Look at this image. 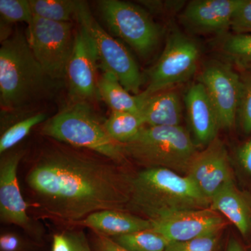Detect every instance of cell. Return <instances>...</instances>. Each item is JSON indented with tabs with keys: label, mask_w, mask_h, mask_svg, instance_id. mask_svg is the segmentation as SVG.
Returning <instances> with one entry per match:
<instances>
[{
	"label": "cell",
	"mask_w": 251,
	"mask_h": 251,
	"mask_svg": "<svg viewBox=\"0 0 251 251\" xmlns=\"http://www.w3.org/2000/svg\"><path fill=\"white\" fill-rule=\"evenodd\" d=\"M43 134L87 149L120 165L127 156L123 145L112 139L88 103L74 102L44 124Z\"/></svg>",
	"instance_id": "277c9868"
},
{
	"label": "cell",
	"mask_w": 251,
	"mask_h": 251,
	"mask_svg": "<svg viewBox=\"0 0 251 251\" xmlns=\"http://www.w3.org/2000/svg\"><path fill=\"white\" fill-rule=\"evenodd\" d=\"M99 97L112 109V111L129 112L139 115L138 95L128 92L115 75L103 72L98 81Z\"/></svg>",
	"instance_id": "ffe728a7"
},
{
	"label": "cell",
	"mask_w": 251,
	"mask_h": 251,
	"mask_svg": "<svg viewBox=\"0 0 251 251\" xmlns=\"http://www.w3.org/2000/svg\"><path fill=\"white\" fill-rule=\"evenodd\" d=\"M97 61L95 46L87 31L80 25L66 74L72 101L88 103L99 95Z\"/></svg>",
	"instance_id": "7c38bea8"
},
{
	"label": "cell",
	"mask_w": 251,
	"mask_h": 251,
	"mask_svg": "<svg viewBox=\"0 0 251 251\" xmlns=\"http://www.w3.org/2000/svg\"><path fill=\"white\" fill-rule=\"evenodd\" d=\"M115 162L63 148L49 149L26 176L36 203L48 216L79 223L99 211H125L130 179Z\"/></svg>",
	"instance_id": "6da1fadb"
},
{
	"label": "cell",
	"mask_w": 251,
	"mask_h": 251,
	"mask_svg": "<svg viewBox=\"0 0 251 251\" xmlns=\"http://www.w3.org/2000/svg\"><path fill=\"white\" fill-rule=\"evenodd\" d=\"M240 3L241 0H194L185 8L181 21L194 32L222 34L230 29Z\"/></svg>",
	"instance_id": "9a60e30c"
},
{
	"label": "cell",
	"mask_w": 251,
	"mask_h": 251,
	"mask_svg": "<svg viewBox=\"0 0 251 251\" xmlns=\"http://www.w3.org/2000/svg\"><path fill=\"white\" fill-rule=\"evenodd\" d=\"M226 251H247L237 239L231 237L227 242Z\"/></svg>",
	"instance_id": "e575fe53"
},
{
	"label": "cell",
	"mask_w": 251,
	"mask_h": 251,
	"mask_svg": "<svg viewBox=\"0 0 251 251\" xmlns=\"http://www.w3.org/2000/svg\"><path fill=\"white\" fill-rule=\"evenodd\" d=\"M52 251H71L70 245L64 234L54 235Z\"/></svg>",
	"instance_id": "836d02e7"
},
{
	"label": "cell",
	"mask_w": 251,
	"mask_h": 251,
	"mask_svg": "<svg viewBox=\"0 0 251 251\" xmlns=\"http://www.w3.org/2000/svg\"><path fill=\"white\" fill-rule=\"evenodd\" d=\"M99 11L110 30L143 57L159 42L161 27L143 9L126 1L101 0Z\"/></svg>",
	"instance_id": "9c48e42d"
},
{
	"label": "cell",
	"mask_w": 251,
	"mask_h": 251,
	"mask_svg": "<svg viewBox=\"0 0 251 251\" xmlns=\"http://www.w3.org/2000/svg\"><path fill=\"white\" fill-rule=\"evenodd\" d=\"M21 243L16 236L6 234L0 237V248L1 251H16L19 250Z\"/></svg>",
	"instance_id": "d6a6232c"
},
{
	"label": "cell",
	"mask_w": 251,
	"mask_h": 251,
	"mask_svg": "<svg viewBox=\"0 0 251 251\" xmlns=\"http://www.w3.org/2000/svg\"><path fill=\"white\" fill-rule=\"evenodd\" d=\"M25 35L31 52L46 74L53 80L66 77L75 40L72 23L34 16Z\"/></svg>",
	"instance_id": "52a82bcc"
},
{
	"label": "cell",
	"mask_w": 251,
	"mask_h": 251,
	"mask_svg": "<svg viewBox=\"0 0 251 251\" xmlns=\"http://www.w3.org/2000/svg\"><path fill=\"white\" fill-rule=\"evenodd\" d=\"M222 232H216L184 242H171L165 251H218Z\"/></svg>",
	"instance_id": "4316f807"
},
{
	"label": "cell",
	"mask_w": 251,
	"mask_h": 251,
	"mask_svg": "<svg viewBox=\"0 0 251 251\" xmlns=\"http://www.w3.org/2000/svg\"><path fill=\"white\" fill-rule=\"evenodd\" d=\"M199 82L202 84L215 108L220 128L231 129L237 120L242 78L229 64L211 61L203 68Z\"/></svg>",
	"instance_id": "30bf717a"
},
{
	"label": "cell",
	"mask_w": 251,
	"mask_h": 251,
	"mask_svg": "<svg viewBox=\"0 0 251 251\" xmlns=\"http://www.w3.org/2000/svg\"><path fill=\"white\" fill-rule=\"evenodd\" d=\"M128 205L149 220L161 219L178 211L210 207L186 175L166 168H145L130 179Z\"/></svg>",
	"instance_id": "7a4b0ae2"
},
{
	"label": "cell",
	"mask_w": 251,
	"mask_h": 251,
	"mask_svg": "<svg viewBox=\"0 0 251 251\" xmlns=\"http://www.w3.org/2000/svg\"><path fill=\"white\" fill-rule=\"evenodd\" d=\"M95 251H128L119 245L112 238L96 234L94 240Z\"/></svg>",
	"instance_id": "1f68e13d"
},
{
	"label": "cell",
	"mask_w": 251,
	"mask_h": 251,
	"mask_svg": "<svg viewBox=\"0 0 251 251\" xmlns=\"http://www.w3.org/2000/svg\"><path fill=\"white\" fill-rule=\"evenodd\" d=\"M0 14L1 21L9 25L26 23L28 25L34 16L27 0H0Z\"/></svg>",
	"instance_id": "484cf974"
},
{
	"label": "cell",
	"mask_w": 251,
	"mask_h": 251,
	"mask_svg": "<svg viewBox=\"0 0 251 251\" xmlns=\"http://www.w3.org/2000/svg\"><path fill=\"white\" fill-rule=\"evenodd\" d=\"M139 115L149 126H178L182 119V106L179 94L171 90L142 97Z\"/></svg>",
	"instance_id": "ac0fdd59"
},
{
	"label": "cell",
	"mask_w": 251,
	"mask_h": 251,
	"mask_svg": "<svg viewBox=\"0 0 251 251\" xmlns=\"http://www.w3.org/2000/svg\"><path fill=\"white\" fill-rule=\"evenodd\" d=\"M150 221L151 229L171 242H184L223 232L227 224L224 216L210 208L178 211Z\"/></svg>",
	"instance_id": "4fadbf2b"
},
{
	"label": "cell",
	"mask_w": 251,
	"mask_h": 251,
	"mask_svg": "<svg viewBox=\"0 0 251 251\" xmlns=\"http://www.w3.org/2000/svg\"><path fill=\"white\" fill-rule=\"evenodd\" d=\"M230 29L233 34H251V0H241L232 17Z\"/></svg>",
	"instance_id": "f1b7e54d"
},
{
	"label": "cell",
	"mask_w": 251,
	"mask_h": 251,
	"mask_svg": "<svg viewBox=\"0 0 251 251\" xmlns=\"http://www.w3.org/2000/svg\"><path fill=\"white\" fill-rule=\"evenodd\" d=\"M76 18L92 39L103 72L115 75L130 93L135 96L140 94L143 76L128 50L100 25L92 16L87 3L80 1Z\"/></svg>",
	"instance_id": "8992f818"
},
{
	"label": "cell",
	"mask_w": 251,
	"mask_h": 251,
	"mask_svg": "<svg viewBox=\"0 0 251 251\" xmlns=\"http://www.w3.org/2000/svg\"><path fill=\"white\" fill-rule=\"evenodd\" d=\"M112 239L128 251H165L171 243L164 236L151 229L117 236Z\"/></svg>",
	"instance_id": "603a6c76"
},
{
	"label": "cell",
	"mask_w": 251,
	"mask_h": 251,
	"mask_svg": "<svg viewBox=\"0 0 251 251\" xmlns=\"http://www.w3.org/2000/svg\"><path fill=\"white\" fill-rule=\"evenodd\" d=\"M188 122L199 145H209L217 136L219 117L205 88L201 82L193 84L184 98Z\"/></svg>",
	"instance_id": "2e32d148"
},
{
	"label": "cell",
	"mask_w": 251,
	"mask_h": 251,
	"mask_svg": "<svg viewBox=\"0 0 251 251\" xmlns=\"http://www.w3.org/2000/svg\"><path fill=\"white\" fill-rule=\"evenodd\" d=\"M127 158L145 168H161L186 175L197 145L184 127L144 126L138 134L123 144Z\"/></svg>",
	"instance_id": "5b68a950"
},
{
	"label": "cell",
	"mask_w": 251,
	"mask_h": 251,
	"mask_svg": "<svg viewBox=\"0 0 251 251\" xmlns=\"http://www.w3.org/2000/svg\"><path fill=\"white\" fill-rule=\"evenodd\" d=\"M234 159L239 171L251 179V137L238 147Z\"/></svg>",
	"instance_id": "f546056e"
},
{
	"label": "cell",
	"mask_w": 251,
	"mask_h": 251,
	"mask_svg": "<svg viewBox=\"0 0 251 251\" xmlns=\"http://www.w3.org/2000/svg\"><path fill=\"white\" fill-rule=\"evenodd\" d=\"M78 224L110 238L151 228L150 220L116 209L93 213Z\"/></svg>",
	"instance_id": "d6986e66"
},
{
	"label": "cell",
	"mask_w": 251,
	"mask_h": 251,
	"mask_svg": "<svg viewBox=\"0 0 251 251\" xmlns=\"http://www.w3.org/2000/svg\"><path fill=\"white\" fill-rule=\"evenodd\" d=\"M221 52L229 62L243 70H251V34H232L224 38Z\"/></svg>",
	"instance_id": "cb8c5ba5"
},
{
	"label": "cell",
	"mask_w": 251,
	"mask_h": 251,
	"mask_svg": "<svg viewBox=\"0 0 251 251\" xmlns=\"http://www.w3.org/2000/svg\"><path fill=\"white\" fill-rule=\"evenodd\" d=\"M71 247V251H92L85 234L82 231H70L64 234Z\"/></svg>",
	"instance_id": "4dcf8cb0"
},
{
	"label": "cell",
	"mask_w": 251,
	"mask_h": 251,
	"mask_svg": "<svg viewBox=\"0 0 251 251\" xmlns=\"http://www.w3.org/2000/svg\"><path fill=\"white\" fill-rule=\"evenodd\" d=\"M209 208L230 221L243 237L251 234V197L238 188L235 181L211 198Z\"/></svg>",
	"instance_id": "e0dca14e"
},
{
	"label": "cell",
	"mask_w": 251,
	"mask_h": 251,
	"mask_svg": "<svg viewBox=\"0 0 251 251\" xmlns=\"http://www.w3.org/2000/svg\"><path fill=\"white\" fill-rule=\"evenodd\" d=\"M104 126L112 139L123 145L133 139L145 125L139 115L112 111Z\"/></svg>",
	"instance_id": "44dd1931"
},
{
	"label": "cell",
	"mask_w": 251,
	"mask_h": 251,
	"mask_svg": "<svg viewBox=\"0 0 251 251\" xmlns=\"http://www.w3.org/2000/svg\"><path fill=\"white\" fill-rule=\"evenodd\" d=\"M24 155L23 151L5 155L0 163V216L2 222L14 224L25 229L30 227L24 201L18 184V165Z\"/></svg>",
	"instance_id": "5bb4252c"
},
{
	"label": "cell",
	"mask_w": 251,
	"mask_h": 251,
	"mask_svg": "<svg viewBox=\"0 0 251 251\" xmlns=\"http://www.w3.org/2000/svg\"><path fill=\"white\" fill-rule=\"evenodd\" d=\"M186 176L209 201L221 188L234 182V171L228 151L219 137L195 154Z\"/></svg>",
	"instance_id": "8fae6325"
},
{
	"label": "cell",
	"mask_w": 251,
	"mask_h": 251,
	"mask_svg": "<svg viewBox=\"0 0 251 251\" xmlns=\"http://www.w3.org/2000/svg\"><path fill=\"white\" fill-rule=\"evenodd\" d=\"M46 114L37 112L18 121L3 132L0 138V153L2 154L22 141L35 126L45 121Z\"/></svg>",
	"instance_id": "d4e9b609"
},
{
	"label": "cell",
	"mask_w": 251,
	"mask_h": 251,
	"mask_svg": "<svg viewBox=\"0 0 251 251\" xmlns=\"http://www.w3.org/2000/svg\"><path fill=\"white\" fill-rule=\"evenodd\" d=\"M250 249H251V247H250Z\"/></svg>",
	"instance_id": "d590c367"
},
{
	"label": "cell",
	"mask_w": 251,
	"mask_h": 251,
	"mask_svg": "<svg viewBox=\"0 0 251 251\" xmlns=\"http://www.w3.org/2000/svg\"><path fill=\"white\" fill-rule=\"evenodd\" d=\"M31 11L34 16L54 21L72 23L76 18L80 1L72 0H31Z\"/></svg>",
	"instance_id": "7402d4cb"
},
{
	"label": "cell",
	"mask_w": 251,
	"mask_h": 251,
	"mask_svg": "<svg viewBox=\"0 0 251 251\" xmlns=\"http://www.w3.org/2000/svg\"><path fill=\"white\" fill-rule=\"evenodd\" d=\"M52 80L37 62L27 39L17 31L1 42L0 103L6 111H18L43 98Z\"/></svg>",
	"instance_id": "3957f363"
},
{
	"label": "cell",
	"mask_w": 251,
	"mask_h": 251,
	"mask_svg": "<svg viewBox=\"0 0 251 251\" xmlns=\"http://www.w3.org/2000/svg\"><path fill=\"white\" fill-rule=\"evenodd\" d=\"M243 132L251 133V75L242 78L240 98L238 107L237 120Z\"/></svg>",
	"instance_id": "83f0119b"
},
{
	"label": "cell",
	"mask_w": 251,
	"mask_h": 251,
	"mask_svg": "<svg viewBox=\"0 0 251 251\" xmlns=\"http://www.w3.org/2000/svg\"><path fill=\"white\" fill-rule=\"evenodd\" d=\"M200 55L199 47L193 39L179 31H173L150 70L146 88L138 95L149 97L186 82L197 71Z\"/></svg>",
	"instance_id": "ba28073f"
}]
</instances>
